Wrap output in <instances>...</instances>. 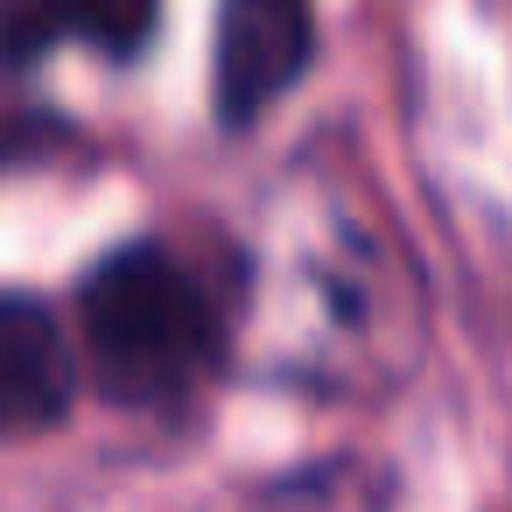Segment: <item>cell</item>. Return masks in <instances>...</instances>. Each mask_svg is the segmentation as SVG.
<instances>
[{"instance_id": "obj_1", "label": "cell", "mask_w": 512, "mask_h": 512, "mask_svg": "<svg viewBox=\"0 0 512 512\" xmlns=\"http://www.w3.org/2000/svg\"><path fill=\"white\" fill-rule=\"evenodd\" d=\"M78 337L92 379L120 407H162L204 386L225 358V302L162 239L99 253L78 281Z\"/></svg>"}, {"instance_id": "obj_2", "label": "cell", "mask_w": 512, "mask_h": 512, "mask_svg": "<svg viewBox=\"0 0 512 512\" xmlns=\"http://www.w3.org/2000/svg\"><path fill=\"white\" fill-rule=\"evenodd\" d=\"M316 50L309 0H218V36H211V99L225 127H253Z\"/></svg>"}, {"instance_id": "obj_3", "label": "cell", "mask_w": 512, "mask_h": 512, "mask_svg": "<svg viewBox=\"0 0 512 512\" xmlns=\"http://www.w3.org/2000/svg\"><path fill=\"white\" fill-rule=\"evenodd\" d=\"M71 407V344L36 295L0 302V421L36 435Z\"/></svg>"}, {"instance_id": "obj_4", "label": "cell", "mask_w": 512, "mask_h": 512, "mask_svg": "<svg viewBox=\"0 0 512 512\" xmlns=\"http://www.w3.org/2000/svg\"><path fill=\"white\" fill-rule=\"evenodd\" d=\"M162 0H15L8 43L15 57H36L43 43H92L106 57H134L155 36Z\"/></svg>"}]
</instances>
